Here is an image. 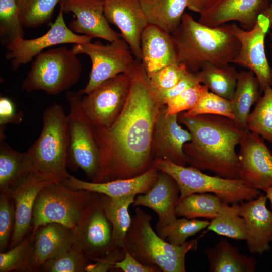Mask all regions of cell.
I'll list each match as a JSON object with an SVG mask.
<instances>
[{"label":"cell","mask_w":272,"mask_h":272,"mask_svg":"<svg viewBox=\"0 0 272 272\" xmlns=\"http://www.w3.org/2000/svg\"><path fill=\"white\" fill-rule=\"evenodd\" d=\"M140 64L120 114L109 126H93L99 153L94 182L139 176L151 168V146L155 123L163 106Z\"/></svg>","instance_id":"cell-1"},{"label":"cell","mask_w":272,"mask_h":272,"mask_svg":"<svg viewBox=\"0 0 272 272\" xmlns=\"http://www.w3.org/2000/svg\"><path fill=\"white\" fill-rule=\"evenodd\" d=\"M178 121L191 135L183 146L190 166L223 178L239 179L235 147L248 131L241 130L233 119L218 115L191 116L181 112Z\"/></svg>","instance_id":"cell-2"},{"label":"cell","mask_w":272,"mask_h":272,"mask_svg":"<svg viewBox=\"0 0 272 272\" xmlns=\"http://www.w3.org/2000/svg\"><path fill=\"white\" fill-rule=\"evenodd\" d=\"M179 64L196 73L206 62L217 66L232 63L238 54L240 43L229 24L209 27L184 13L181 23L172 35Z\"/></svg>","instance_id":"cell-3"},{"label":"cell","mask_w":272,"mask_h":272,"mask_svg":"<svg viewBox=\"0 0 272 272\" xmlns=\"http://www.w3.org/2000/svg\"><path fill=\"white\" fill-rule=\"evenodd\" d=\"M152 216L139 207L127 232L123 249L141 263L159 267L164 272H185V256L198 248L200 238L186 241L181 246L172 245L153 229Z\"/></svg>","instance_id":"cell-4"},{"label":"cell","mask_w":272,"mask_h":272,"mask_svg":"<svg viewBox=\"0 0 272 272\" xmlns=\"http://www.w3.org/2000/svg\"><path fill=\"white\" fill-rule=\"evenodd\" d=\"M43 126L36 141L28 150L34 173L53 182H63L67 170V115L63 106L53 103L42 113Z\"/></svg>","instance_id":"cell-5"},{"label":"cell","mask_w":272,"mask_h":272,"mask_svg":"<svg viewBox=\"0 0 272 272\" xmlns=\"http://www.w3.org/2000/svg\"><path fill=\"white\" fill-rule=\"evenodd\" d=\"M153 166L172 177L180 188L179 201L194 193H213L226 204L233 205L250 201L260 194L259 190L246 186L239 179L207 175L189 166L176 165L168 161L155 160Z\"/></svg>","instance_id":"cell-6"},{"label":"cell","mask_w":272,"mask_h":272,"mask_svg":"<svg viewBox=\"0 0 272 272\" xmlns=\"http://www.w3.org/2000/svg\"><path fill=\"white\" fill-rule=\"evenodd\" d=\"M73 50L65 46L49 49L36 56L21 88L27 92L43 91L56 95L79 80L82 64Z\"/></svg>","instance_id":"cell-7"},{"label":"cell","mask_w":272,"mask_h":272,"mask_svg":"<svg viewBox=\"0 0 272 272\" xmlns=\"http://www.w3.org/2000/svg\"><path fill=\"white\" fill-rule=\"evenodd\" d=\"M94 193L74 190L60 182L45 186L35 200L32 219V234L50 223L62 224L72 230L77 225Z\"/></svg>","instance_id":"cell-8"},{"label":"cell","mask_w":272,"mask_h":272,"mask_svg":"<svg viewBox=\"0 0 272 272\" xmlns=\"http://www.w3.org/2000/svg\"><path fill=\"white\" fill-rule=\"evenodd\" d=\"M82 95L80 90L66 93L69 106L67 167L73 171L80 168L93 182L98 171L99 153L93 125L81 105Z\"/></svg>","instance_id":"cell-9"},{"label":"cell","mask_w":272,"mask_h":272,"mask_svg":"<svg viewBox=\"0 0 272 272\" xmlns=\"http://www.w3.org/2000/svg\"><path fill=\"white\" fill-rule=\"evenodd\" d=\"M72 49L76 54L88 55L92 63L88 83L80 89L83 95L119 74L134 73L141 64L122 38L107 45L91 42L76 44Z\"/></svg>","instance_id":"cell-10"},{"label":"cell","mask_w":272,"mask_h":272,"mask_svg":"<svg viewBox=\"0 0 272 272\" xmlns=\"http://www.w3.org/2000/svg\"><path fill=\"white\" fill-rule=\"evenodd\" d=\"M229 26L240 43L239 52L232 63L253 71L263 92L272 84V70L266 57L264 45L266 34L272 27V3L259 15L251 30H244L235 23Z\"/></svg>","instance_id":"cell-11"},{"label":"cell","mask_w":272,"mask_h":272,"mask_svg":"<svg viewBox=\"0 0 272 272\" xmlns=\"http://www.w3.org/2000/svg\"><path fill=\"white\" fill-rule=\"evenodd\" d=\"M135 72L119 74L82 95V107L94 126L108 127L114 122L126 102Z\"/></svg>","instance_id":"cell-12"},{"label":"cell","mask_w":272,"mask_h":272,"mask_svg":"<svg viewBox=\"0 0 272 272\" xmlns=\"http://www.w3.org/2000/svg\"><path fill=\"white\" fill-rule=\"evenodd\" d=\"M72 243L93 262L118 248L114 243L112 227L105 213L100 194L94 193L79 222L72 230Z\"/></svg>","instance_id":"cell-13"},{"label":"cell","mask_w":272,"mask_h":272,"mask_svg":"<svg viewBox=\"0 0 272 272\" xmlns=\"http://www.w3.org/2000/svg\"><path fill=\"white\" fill-rule=\"evenodd\" d=\"M238 157L239 179L246 186L264 192L272 187V153L263 138L247 132Z\"/></svg>","instance_id":"cell-14"},{"label":"cell","mask_w":272,"mask_h":272,"mask_svg":"<svg viewBox=\"0 0 272 272\" xmlns=\"http://www.w3.org/2000/svg\"><path fill=\"white\" fill-rule=\"evenodd\" d=\"M92 38L78 35L66 26L63 12L60 9L54 23L43 35L32 39L19 38L6 46V57L11 60L12 68L18 69L21 65L30 62L45 49L59 44H85L91 42Z\"/></svg>","instance_id":"cell-15"},{"label":"cell","mask_w":272,"mask_h":272,"mask_svg":"<svg viewBox=\"0 0 272 272\" xmlns=\"http://www.w3.org/2000/svg\"><path fill=\"white\" fill-rule=\"evenodd\" d=\"M166 109V105H163L155 124L151 146L152 158L153 161L162 160L186 166L188 159L183 146L191 141V134L179 124L178 114H167Z\"/></svg>","instance_id":"cell-16"},{"label":"cell","mask_w":272,"mask_h":272,"mask_svg":"<svg viewBox=\"0 0 272 272\" xmlns=\"http://www.w3.org/2000/svg\"><path fill=\"white\" fill-rule=\"evenodd\" d=\"M180 188L175 180L160 171L152 188L145 194L135 198L133 206H143L153 210L158 215L156 230L165 239L169 228L176 221L175 208L179 198Z\"/></svg>","instance_id":"cell-17"},{"label":"cell","mask_w":272,"mask_h":272,"mask_svg":"<svg viewBox=\"0 0 272 272\" xmlns=\"http://www.w3.org/2000/svg\"><path fill=\"white\" fill-rule=\"evenodd\" d=\"M104 0H61L60 9L73 14L69 27L74 32L112 42L122 37L110 26L104 13Z\"/></svg>","instance_id":"cell-18"},{"label":"cell","mask_w":272,"mask_h":272,"mask_svg":"<svg viewBox=\"0 0 272 272\" xmlns=\"http://www.w3.org/2000/svg\"><path fill=\"white\" fill-rule=\"evenodd\" d=\"M104 13L116 26L135 59L141 62V39L149 24L139 0H104Z\"/></svg>","instance_id":"cell-19"},{"label":"cell","mask_w":272,"mask_h":272,"mask_svg":"<svg viewBox=\"0 0 272 272\" xmlns=\"http://www.w3.org/2000/svg\"><path fill=\"white\" fill-rule=\"evenodd\" d=\"M269 5L268 0H216L200 14L198 21L212 27L237 21L241 28L250 30Z\"/></svg>","instance_id":"cell-20"},{"label":"cell","mask_w":272,"mask_h":272,"mask_svg":"<svg viewBox=\"0 0 272 272\" xmlns=\"http://www.w3.org/2000/svg\"><path fill=\"white\" fill-rule=\"evenodd\" d=\"M267 200L266 196L260 193L254 199L238 203L239 215L245 222V241L252 254L261 255L270 249L272 212L267 208Z\"/></svg>","instance_id":"cell-21"},{"label":"cell","mask_w":272,"mask_h":272,"mask_svg":"<svg viewBox=\"0 0 272 272\" xmlns=\"http://www.w3.org/2000/svg\"><path fill=\"white\" fill-rule=\"evenodd\" d=\"M51 180L33 173L9 194L13 198L16 213L15 225L9 249L20 243L32 231L34 203L39 192Z\"/></svg>","instance_id":"cell-22"},{"label":"cell","mask_w":272,"mask_h":272,"mask_svg":"<svg viewBox=\"0 0 272 272\" xmlns=\"http://www.w3.org/2000/svg\"><path fill=\"white\" fill-rule=\"evenodd\" d=\"M141 65L147 76L175 64H179L172 35L148 24L141 39Z\"/></svg>","instance_id":"cell-23"},{"label":"cell","mask_w":272,"mask_h":272,"mask_svg":"<svg viewBox=\"0 0 272 272\" xmlns=\"http://www.w3.org/2000/svg\"><path fill=\"white\" fill-rule=\"evenodd\" d=\"M159 170L152 166L143 174L131 178L94 182L85 181L70 175L62 182L74 190H86L110 197L146 193L155 183Z\"/></svg>","instance_id":"cell-24"},{"label":"cell","mask_w":272,"mask_h":272,"mask_svg":"<svg viewBox=\"0 0 272 272\" xmlns=\"http://www.w3.org/2000/svg\"><path fill=\"white\" fill-rule=\"evenodd\" d=\"M72 230L62 224L50 223L39 227L34 235L30 264L38 271L45 262L55 258L72 243Z\"/></svg>","instance_id":"cell-25"},{"label":"cell","mask_w":272,"mask_h":272,"mask_svg":"<svg viewBox=\"0 0 272 272\" xmlns=\"http://www.w3.org/2000/svg\"><path fill=\"white\" fill-rule=\"evenodd\" d=\"M4 139H0V192L10 193L34 172L28 151L14 150Z\"/></svg>","instance_id":"cell-26"},{"label":"cell","mask_w":272,"mask_h":272,"mask_svg":"<svg viewBox=\"0 0 272 272\" xmlns=\"http://www.w3.org/2000/svg\"><path fill=\"white\" fill-rule=\"evenodd\" d=\"M210 272H254L257 260L242 254L238 248L221 238L212 248L205 250Z\"/></svg>","instance_id":"cell-27"},{"label":"cell","mask_w":272,"mask_h":272,"mask_svg":"<svg viewBox=\"0 0 272 272\" xmlns=\"http://www.w3.org/2000/svg\"><path fill=\"white\" fill-rule=\"evenodd\" d=\"M262 92L260 83L253 71L239 72L236 85L231 100L236 124L244 131H249L247 119L250 108L261 97Z\"/></svg>","instance_id":"cell-28"},{"label":"cell","mask_w":272,"mask_h":272,"mask_svg":"<svg viewBox=\"0 0 272 272\" xmlns=\"http://www.w3.org/2000/svg\"><path fill=\"white\" fill-rule=\"evenodd\" d=\"M149 24L173 35L179 26L187 0H139Z\"/></svg>","instance_id":"cell-29"},{"label":"cell","mask_w":272,"mask_h":272,"mask_svg":"<svg viewBox=\"0 0 272 272\" xmlns=\"http://www.w3.org/2000/svg\"><path fill=\"white\" fill-rule=\"evenodd\" d=\"M105 213L112 227V237L118 248H123L125 237L131 222L128 208L134 201L135 194L110 197L100 194Z\"/></svg>","instance_id":"cell-30"},{"label":"cell","mask_w":272,"mask_h":272,"mask_svg":"<svg viewBox=\"0 0 272 272\" xmlns=\"http://www.w3.org/2000/svg\"><path fill=\"white\" fill-rule=\"evenodd\" d=\"M196 73L200 83L211 92L229 100L232 99L239 75L235 67L206 62Z\"/></svg>","instance_id":"cell-31"},{"label":"cell","mask_w":272,"mask_h":272,"mask_svg":"<svg viewBox=\"0 0 272 272\" xmlns=\"http://www.w3.org/2000/svg\"><path fill=\"white\" fill-rule=\"evenodd\" d=\"M229 206L215 194L194 193L178 202L175 214L188 219L202 217L212 219Z\"/></svg>","instance_id":"cell-32"},{"label":"cell","mask_w":272,"mask_h":272,"mask_svg":"<svg viewBox=\"0 0 272 272\" xmlns=\"http://www.w3.org/2000/svg\"><path fill=\"white\" fill-rule=\"evenodd\" d=\"M247 119L248 130L272 143V88L268 86L263 91Z\"/></svg>","instance_id":"cell-33"},{"label":"cell","mask_w":272,"mask_h":272,"mask_svg":"<svg viewBox=\"0 0 272 272\" xmlns=\"http://www.w3.org/2000/svg\"><path fill=\"white\" fill-rule=\"evenodd\" d=\"M207 229L233 239L245 240L247 237L245 220L239 215L238 203L221 212L210 222Z\"/></svg>","instance_id":"cell-34"},{"label":"cell","mask_w":272,"mask_h":272,"mask_svg":"<svg viewBox=\"0 0 272 272\" xmlns=\"http://www.w3.org/2000/svg\"><path fill=\"white\" fill-rule=\"evenodd\" d=\"M61 0H16L21 24L24 27L34 28L47 23L54 8Z\"/></svg>","instance_id":"cell-35"},{"label":"cell","mask_w":272,"mask_h":272,"mask_svg":"<svg viewBox=\"0 0 272 272\" xmlns=\"http://www.w3.org/2000/svg\"><path fill=\"white\" fill-rule=\"evenodd\" d=\"M32 231L17 245L0 253V272L33 271L30 258L33 249Z\"/></svg>","instance_id":"cell-36"},{"label":"cell","mask_w":272,"mask_h":272,"mask_svg":"<svg viewBox=\"0 0 272 272\" xmlns=\"http://www.w3.org/2000/svg\"><path fill=\"white\" fill-rule=\"evenodd\" d=\"M16 0H0V36L1 42L6 45L19 38H24Z\"/></svg>","instance_id":"cell-37"},{"label":"cell","mask_w":272,"mask_h":272,"mask_svg":"<svg viewBox=\"0 0 272 272\" xmlns=\"http://www.w3.org/2000/svg\"><path fill=\"white\" fill-rule=\"evenodd\" d=\"M91 262L80 249L72 244L57 257L43 263L38 271L84 272Z\"/></svg>","instance_id":"cell-38"},{"label":"cell","mask_w":272,"mask_h":272,"mask_svg":"<svg viewBox=\"0 0 272 272\" xmlns=\"http://www.w3.org/2000/svg\"><path fill=\"white\" fill-rule=\"evenodd\" d=\"M182 113L187 116L214 114L234 119L231 100L210 92L209 90L203 93L193 108Z\"/></svg>","instance_id":"cell-39"},{"label":"cell","mask_w":272,"mask_h":272,"mask_svg":"<svg viewBox=\"0 0 272 272\" xmlns=\"http://www.w3.org/2000/svg\"><path fill=\"white\" fill-rule=\"evenodd\" d=\"M16 219L15 207L8 193L0 194V251L5 252L9 246L14 232Z\"/></svg>","instance_id":"cell-40"},{"label":"cell","mask_w":272,"mask_h":272,"mask_svg":"<svg viewBox=\"0 0 272 272\" xmlns=\"http://www.w3.org/2000/svg\"><path fill=\"white\" fill-rule=\"evenodd\" d=\"M210 222L207 220L185 217L177 219L168 230L165 240L172 245L181 246L186 242L188 237L207 228Z\"/></svg>","instance_id":"cell-41"},{"label":"cell","mask_w":272,"mask_h":272,"mask_svg":"<svg viewBox=\"0 0 272 272\" xmlns=\"http://www.w3.org/2000/svg\"><path fill=\"white\" fill-rule=\"evenodd\" d=\"M207 90V87L201 83L185 89L167 101L166 104V113L178 114L192 109Z\"/></svg>","instance_id":"cell-42"},{"label":"cell","mask_w":272,"mask_h":272,"mask_svg":"<svg viewBox=\"0 0 272 272\" xmlns=\"http://www.w3.org/2000/svg\"><path fill=\"white\" fill-rule=\"evenodd\" d=\"M188 73L183 64H175L165 66L147 76L155 90H163L175 86Z\"/></svg>","instance_id":"cell-43"},{"label":"cell","mask_w":272,"mask_h":272,"mask_svg":"<svg viewBox=\"0 0 272 272\" xmlns=\"http://www.w3.org/2000/svg\"><path fill=\"white\" fill-rule=\"evenodd\" d=\"M125 250L117 248L111 250L93 262L88 264L86 267L87 272H106L114 268L116 263L123 259Z\"/></svg>","instance_id":"cell-44"},{"label":"cell","mask_w":272,"mask_h":272,"mask_svg":"<svg viewBox=\"0 0 272 272\" xmlns=\"http://www.w3.org/2000/svg\"><path fill=\"white\" fill-rule=\"evenodd\" d=\"M200 83L196 73L189 72L173 87L163 90H155L162 105H166L171 98L177 96L185 89Z\"/></svg>","instance_id":"cell-45"},{"label":"cell","mask_w":272,"mask_h":272,"mask_svg":"<svg viewBox=\"0 0 272 272\" xmlns=\"http://www.w3.org/2000/svg\"><path fill=\"white\" fill-rule=\"evenodd\" d=\"M23 112L17 111L15 104L10 98L0 97V126L6 124H19L23 120Z\"/></svg>","instance_id":"cell-46"},{"label":"cell","mask_w":272,"mask_h":272,"mask_svg":"<svg viewBox=\"0 0 272 272\" xmlns=\"http://www.w3.org/2000/svg\"><path fill=\"white\" fill-rule=\"evenodd\" d=\"M114 268L121 269L124 272L162 271L161 269L157 266L147 265L141 263L125 250L124 257L116 263Z\"/></svg>","instance_id":"cell-47"},{"label":"cell","mask_w":272,"mask_h":272,"mask_svg":"<svg viewBox=\"0 0 272 272\" xmlns=\"http://www.w3.org/2000/svg\"><path fill=\"white\" fill-rule=\"evenodd\" d=\"M216 0H187L188 8L190 11L199 14L210 7Z\"/></svg>","instance_id":"cell-48"},{"label":"cell","mask_w":272,"mask_h":272,"mask_svg":"<svg viewBox=\"0 0 272 272\" xmlns=\"http://www.w3.org/2000/svg\"><path fill=\"white\" fill-rule=\"evenodd\" d=\"M264 192L266 193L265 196H266L267 199L269 200L270 202L272 210V187L269 188L265 190Z\"/></svg>","instance_id":"cell-49"},{"label":"cell","mask_w":272,"mask_h":272,"mask_svg":"<svg viewBox=\"0 0 272 272\" xmlns=\"http://www.w3.org/2000/svg\"><path fill=\"white\" fill-rule=\"evenodd\" d=\"M271 48H272V34L271 35ZM271 88H272V84H271Z\"/></svg>","instance_id":"cell-50"},{"label":"cell","mask_w":272,"mask_h":272,"mask_svg":"<svg viewBox=\"0 0 272 272\" xmlns=\"http://www.w3.org/2000/svg\"><path fill=\"white\" fill-rule=\"evenodd\" d=\"M268 1L269 2V1H271L272 0H268Z\"/></svg>","instance_id":"cell-51"}]
</instances>
